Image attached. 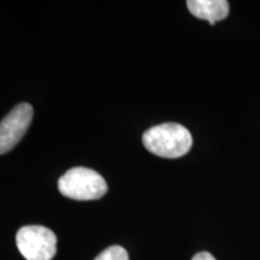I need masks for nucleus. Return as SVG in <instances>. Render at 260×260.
Returning a JSON list of instances; mask_svg holds the SVG:
<instances>
[{
	"mask_svg": "<svg viewBox=\"0 0 260 260\" xmlns=\"http://www.w3.org/2000/svg\"><path fill=\"white\" fill-rule=\"evenodd\" d=\"M64 197L74 200H96L107 191L106 181L100 174L88 168L77 167L65 172L58 181Z\"/></svg>",
	"mask_w": 260,
	"mask_h": 260,
	"instance_id": "nucleus-2",
	"label": "nucleus"
},
{
	"mask_svg": "<svg viewBox=\"0 0 260 260\" xmlns=\"http://www.w3.org/2000/svg\"><path fill=\"white\" fill-rule=\"evenodd\" d=\"M142 142L151 153L175 159L190 151L193 138L186 126L178 123H164L149 128L142 136Z\"/></svg>",
	"mask_w": 260,
	"mask_h": 260,
	"instance_id": "nucleus-1",
	"label": "nucleus"
},
{
	"mask_svg": "<svg viewBox=\"0 0 260 260\" xmlns=\"http://www.w3.org/2000/svg\"><path fill=\"white\" fill-rule=\"evenodd\" d=\"M94 260H129V255L123 247L111 246L100 253Z\"/></svg>",
	"mask_w": 260,
	"mask_h": 260,
	"instance_id": "nucleus-6",
	"label": "nucleus"
},
{
	"mask_svg": "<svg viewBox=\"0 0 260 260\" xmlns=\"http://www.w3.org/2000/svg\"><path fill=\"white\" fill-rule=\"evenodd\" d=\"M34 110L30 104H19L0 122V154L11 151L30 125Z\"/></svg>",
	"mask_w": 260,
	"mask_h": 260,
	"instance_id": "nucleus-4",
	"label": "nucleus"
},
{
	"mask_svg": "<svg viewBox=\"0 0 260 260\" xmlns=\"http://www.w3.org/2000/svg\"><path fill=\"white\" fill-rule=\"evenodd\" d=\"M191 260H216V258L209 252H200L197 253Z\"/></svg>",
	"mask_w": 260,
	"mask_h": 260,
	"instance_id": "nucleus-7",
	"label": "nucleus"
},
{
	"mask_svg": "<svg viewBox=\"0 0 260 260\" xmlns=\"http://www.w3.org/2000/svg\"><path fill=\"white\" fill-rule=\"evenodd\" d=\"M187 8L194 17L209 21L211 25L229 15V3L226 0H188Z\"/></svg>",
	"mask_w": 260,
	"mask_h": 260,
	"instance_id": "nucleus-5",
	"label": "nucleus"
},
{
	"mask_svg": "<svg viewBox=\"0 0 260 260\" xmlns=\"http://www.w3.org/2000/svg\"><path fill=\"white\" fill-rule=\"evenodd\" d=\"M16 243L27 260H52L57 252V236L42 225L21 228L16 235Z\"/></svg>",
	"mask_w": 260,
	"mask_h": 260,
	"instance_id": "nucleus-3",
	"label": "nucleus"
}]
</instances>
